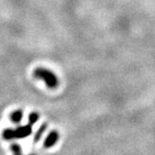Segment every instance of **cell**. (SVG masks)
Wrapping results in <instances>:
<instances>
[{
    "label": "cell",
    "mask_w": 155,
    "mask_h": 155,
    "mask_svg": "<svg viewBox=\"0 0 155 155\" xmlns=\"http://www.w3.org/2000/svg\"><path fill=\"white\" fill-rule=\"evenodd\" d=\"M34 76L37 78V79L42 80L46 83L47 87L51 88V89H54V88H56L59 84L57 77L55 76L54 73H52L51 70H48L46 68H36L34 71Z\"/></svg>",
    "instance_id": "6da1fadb"
},
{
    "label": "cell",
    "mask_w": 155,
    "mask_h": 155,
    "mask_svg": "<svg viewBox=\"0 0 155 155\" xmlns=\"http://www.w3.org/2000/svg\"><path fill=\"white\" fill-rule=\"evenodd\" d=\"M32 125H24V126H20L16 129L15 131V138H24L26 137H29L32 133Z\"/></svg>",
    "instance_id": "7a4b0ae2"
},
{
    "label": "cell",
    "mask_w": 155,
    "mask_h": 155,
    "mask_svg": "<svg viewBox=\"0 0 155 155\" xmlns=\"http://www.w3.org/2000/svg\"><path fill=\"white\" fill-rule=\"evenodd\" d=\"M59 139V134L57 131H51L50 134L47 136L45 141H44V147L46 149H49V148H51L54 146V144L56 143Z\"/></svg>",
    "instance_id": "3957f363"
},
{
    "label": "cell",
    "mask_w": 155,
    "mask_h": 155,
    "mask_svg": "<svg viewBox=\"0 0 155 155\" xmlns=\"http://www.w3.org/2000/svg\"><path fill=\"white\" fill-rule=\"evenodd\" d=\"M46 129H47V124H43L38 128V130L36 132V134H35V136H34V142H35V143H37V142H38V141L40 140L41 137L43 136L44 132H45Z\"/></svg>",
    "instance_id": "277c9868"
},
{
    "label": "cell",
    "mask_w": 155,
    "mask_h": 155,
    "mask_svg": "<svg viewBox=\"0 0 155 155\" xmlns=\"http://www.w3.org/2000/svg\"><path fill=\"white\" fill-rule=\"evenodd\" d=\"M3 138L6 140H12L15 138V131L12 128H7L3 131Z\"/></svg>",
    "instance_id": "5b68a950"
},
{
    "label": "cell",
    "mask_w": 155,
    "mask_h": 155,
    "mask_svg": "<svg viewBox=\"0 0 155 155\" xmlns=\"http://www.w3.org/2000/svg\"><path fill=\"white\" fill-rule=\"evenodd\" d=\"M21 119H23V111H21V110H15L14 112L10 114V120L15 124L20 123Z\"/></svg>",
    "instance_id": "8992f818"
},
{
    "label": "cell",
    "mask_w": 155,
    "mask_h": 155,
    "mask_svg": "<svg viewBox=\"0 0 155 155\" xmlns=\"http://www.w3.org/2000/svg\"><path fill=\"white\" fill-rule=\"evenodd\" d=\"M38 118H39V116H38V113H36V112H32V113H30V115H29V117H28L29 124H30V125L35 124L37 123V121H38Z\"/></svg>",
    "instance_id": "52a82bcc"
},
{
    "label": "cell",
    "mask_w": 155,
    "mask_h": 155,
    "mask_svg": "<svg viewBox=\"0 0 155 155\" xmlns=\"http://www.w3.org/2000/svg\"><path fill=\"white\" fill-rule=\"evenodd\" d=\"M10 150L13 152V155H23V151H21V149L18 144H12L10 146Z\"/></svg>",
    "instance_id": "ba28073f"
}]
</instances>
